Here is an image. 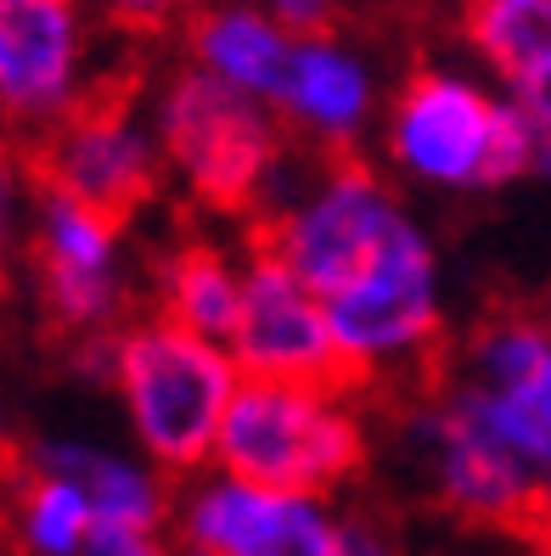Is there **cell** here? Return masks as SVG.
Masks as SVG:
<instances>
[{"instance_id":"obj_1","label":"cell","mask_w":551,"mask_h":556,"mask_svg":"<svg viewBox=\"0 0 551 556\" xmlns=\"http://www.w3.org/2000/svg\"><path fill=\"white\" fill-rule=\"evenodd\" d=\"M383 163L423 191H506L551 180V129L517 96L423 62L383 108Z\"/></svg>"},{"instance_id":"obj_2","label":"cell","mask_w":551,"mask_h":556,"mask_svg":"<svg viewBox=\"0 0 551 556\" xmlns=\"http://www.w3.org/2000/svg\"><path fill=\"white\" fill-rule=\"evenodd\" d=\"M147 118L191 208L253 225L281 198L293 136L271 102L214 79L198 62H180L147 90Z\"/></svg>"},{"instance_id":"obj_3","label":"cell","mask_w":551,"mask_h":556,"mask_svg":"<svg viewBox=\"0 0 551 556\" xmlns=\"http://www.w3.org/2000/svg\"><path fill=\"white\" fill-rule=\"evenodd\" d=\"M108 388L124 405L136 450L180 483L214 467V444L242 388V366L225 343L147 309L124 320Z\"/></svg>"},{"instance_id":"obj_4","label":"cell","mask_w":551,"mask_h":556,"mask_svg":"<svg viewBox=\"0 0 551 556\" xmlns=\"http://www.w3.org/2000/svg\"><path fill=\"white\" fill-rule=\"evenodd\" d=\"M321 304H327L354 394H366L377 382H405L411 394H423L444 377V359H450L444 276H439V253L411 208L372 253V265L349 276Z\"/></svg>"},{"instance_id":"obj_5","label":"cell","mask_w":551,"mask_h":556,"mask_svg":"<svg viewBox=\"0 0 551 556\" xmlns=\"http://www.w3.org/2000/svg\"><path fill=\"white\" fill-rule=\"evenodd\" d=\"M349 388L265 382L242 377L225 428L214 444V467L281 495H338L372 462V433Z\"/></svg>"},{"instance_id":"obj_6","label":"cell","mask_w":551,"mask_h":556,"mask_svg":"<svg viewBox=\"0 0 551 556\" xmlns=\"http://www.w3.org/2000/svg\"><path fill=\"white\" fill-rule=\"evenodd\" d=\"M400 219L405 203L377 163H366L361 152H338L321 157L310 186L281 191L253 225H242V237L276 253L315 299H333L349 276L372 265V253Z\"/></svg>"},{"instance_id":"obj_7","label":"cell","mask_w":551,"mask_h":556,"mask_svg":"<svg viewBox=\"0 0 551 556\" xmlns=\"http://www.w3.org/2000/svg\"><path fill=\"white\" fill-rule=\"evenodd\" d=\"M28 180H46L68 198L113 214L118 225H136L170 186L164 152H158L147 90L136 74L96 79V90L62 118L51 136L23 147Z\"/></svg>"},{"instance_id":"obj_8","label":"cell","mask_w":551,"mask_h":556,"mask_svg":"<svg viewBox=\"0 0 551 556\" xmlns=\"http://www.w3.org/2000/svg\"><path fill=\"white\" fill-rule=\"evenodd\" d=\"M124 231L113 214L90 208L46 180H28V219H23V258L35 276V299L51 338L85 343L108 338L129 320L136 287L124 265Z\"/></svg>"},{"instance_id":"obj_9","label":"cell","mask_w":551,"mask_h":556,"mask_svg":"<svg viewBox=\"0 0 551 556\" xmlns=\"http://www.w3.org/2000/svg\"><path fill=\"white\" fill-rule=\"evenodd\" d=\"M400 439L439 511L473 522V529H501V534L529 540L540 472L517 462L444 382L405 400Z\"/></svg>"},{"instance_id":"obj_10","label":"cell","mask_w":551,"mask_h":556,"mask_svg":"<svg viewBox=\"0 0 551 556\" xmlns=\"http://www.w3.org/2000/svg\"><path fill=\"white\" fill-rule=\"evenodd\" d=\"M484 428L529 472H551V315L546 309H490L450 343L444 377Z\"/></svg>"},{"instance_id":"obj_11","label":"cell","mask_w":551,"mask_h":556,"mask_svg":"<svg viewBox=\"0 0 551 556\" xmlns=\"http://www.w3.org/2000/svg\"><path fill=\"white\" fill-rule=\"evenodd\" d=\"M85 0H0V136L35 147L96 90Z\"/></svg>"},{"instance_id":"obj_12","label":"cell","mask_w":551,"mask_h":556,"mask_svg":"<svg viewBox=\"0 0 551 556\" xmlns=\"http://www.w3.org/2000/svg\"><path fill=\"white\" fill-rule=\"evenodd\" d=\"M237 354L242 377L265 382H310V388H349V366L338 354L327 304L281 265L276 253L242 237V315L225 343Z\"/></svg>"},{"instance_id":"obj_13","label":"cell","mask_w":551,"mask_h":556,"mask_svg":"<svg viewBox=\"0 0 551 556\" xmlns=\"http://www.w3.org/2000/svg\"><path fill=\"white\" fill-rule=\"evenodd\" d=\"M271 108L293 141L315 147L321 157H338L361 147V136L377 124L383 90L372 62L343 35H321V40H293V56H287V74Z\"/></svg>"},{"instance_id":"obj_14","label":"cell","mask_w":551,"mask_h":556,"mask_svg":"<svg viewBox=\"0 0 551 556\" xmlns=\"http://www.w3.org/2000/svg\"><path fill=\"white\" fill-rule=\"evenodd\" d=\"M180 46L186 62H198L259 102H276L287 56H293V35L259 0H198L180 23Z\"/></svg>"},{"instance_id":"obj_15","label":"cell","mask_w":551,"mask_h":556,"mask_svg":"<svg viewBox=\"0 0 551 556\" xmlns=\"http://www.w3.org/2000/svg\"><path fill=\"white\" fill-rule=\"evenodd\" d=\"M28 455H35L40 467L74 478L96 506V522H108V529L170 534L175 478H164L147 455H124V450L90 444V439H28Z\"/></svg>"},{"instance_id":"obj_16","label":"cell","mask_w":551,"mask_h":556,"mask_svg":"<svg viewBox=\"0 0 551 556\" xmlns=\"http://www.w3.org/2000/svg\"><path fill=\"white\" fill-rule=\"evenodd\" d=\"M0 522L17 556H79L102 529L85 489L40 467L28 444L0 450Z\"/></svg>"},{"instance_id":"obj_17","label":"cell","mask_w":551,"mask_h":556,"mask_svg":"<svg viewBox=\"0 0 551 556\" xmlns=\"http://www.w3.org/2000/svg\"><path fill=\"white\" fill-rule=\"evenodd\" d=\"M147 309L180 320L186 332L231 343L242 315V253L209 237H175L147 265Z\"/></svg>"},{"instance_id":"obj_18","label":"cell","mask_w":551,"mask_h":556,"mask_svg":"<svg viewBox=\"0 0 551 556\" xmlns=\"http://www.w3.org/2000/svg\"><path fill=\"white\" fill-rule=\"evenodd\" d=\"M462 40L512 90L551 74V0H467Z\"/></svg>"},{"instance_id":"obj_19","label":"cell","mask_w":551,"mask_h":556,"mask_svg":"<svg viewBox=\"0 0 551 556\" xmlns=\"http://www.w3.org/2000/svg\"><path fill=\"white\" fill-rule=\"evenodd\" d=\"M85 7L96 12V23L124 40H164L180 35V23L198 0H85Z\"/></svg>"},{"instance_id":"obj_20","label":"cell","mask_w":551,"mask_h":556,"mask_svg":"<svg viewBox=\"0 0 551 556\" xmlns=\"http://www.w3.org/2000/svg\"><path fill=\"white\" fill-rule=\"evenodd\" d=\"M23 219H28V163L12 136H0V299H7L12 253H23Z\"/></svg>"},{"instance_id":"obj_21","label":"cell","mask_w":551,"mask_h":556,"mask_svg":"<svg viewBox=\"0 0 551 556\" xmlns=\"http://www.w3.org/2000/svg\"><path fill=\"white\" fill-rule=\"evenodd\" d=\"M293 40L343 35V0H259Z\"/></svg>"},{"instance_id":"obj_22","label":"cell","mask_w":551,"mask_h":556,"mask_svg":"<svg viewBox=\"0 0 551 556\" xmlns=\"http://www.w3.org/2000/svg\"><path fill=\"white\" fill-rule=\"evenodd\" d=\"M79 556H175V545L152 529H108L102 522Z\"/></svg>"},{"instance_id":"obj_23","label":"cell","mask_w":551,"mask_h":556,"mask_svg":"<svg viewBox=\"0 0 551 556\" xmlns=\"http://www.w3.org/2000/svg\"><path fill=\"white\" fill-rule=\"evenodd\" d=\"M529 545L540 551V556H551V472L540 478V489H535V517H529Z\"/></svg>"},{"instance_id":"obj_24","label":"cell","mask_w":551,"mask_h":556,"mask_svg":"<svg viewBox=\"0 0 551 556\" xmlns=\"http://www.w3.org/2000/svg\"><path fill=\"white\" fill-rule=\"evenodd\" d=\"M512 96H517V102H524V108H529V113H535V118H540V124L551 129V74H540L535 85H524V90H512Z\"/></svg>"},{"instance_id":"obj_25","label":"cell","mask_w":551,"mask_h":556,"mask_svg":"<svg viewBox=\"0 0 551 556\" xmlns=\"http://www.w3.org/2000/svg\"><path fill=\"white\" fill-rule=\"evenodd\" d=\"M175 556H209V551H191V545H175Z\"/></svg>"}]
</instances>
